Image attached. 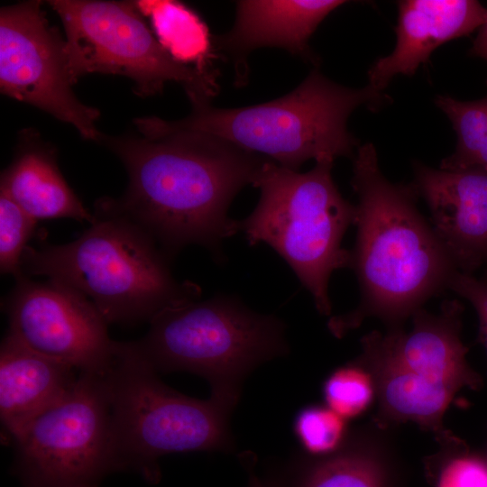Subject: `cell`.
<instances>
[{"instance_id": "6da1fadb", "label": "cell", "mask_w": 487, "mask_h": 487, "mask_svg": "<svg viewBox=\"0 0 487 487\" xmlns=\"http://www.w3.org/2000/svg\"><path fill=\"white\" fill-rule=\"evenodd\" d=\"M139 132L103 134L99 143L121 160L128 185L120 198L97 200L143 229L170 260L191 244L221 260L223 243L239 233L230 205L269 159L205 133Z\"/></svg>"}, {"instance_id": "7a4b0ae2", "label": "cell", "mask_w": 487, "mask_h": 487, "mask_svg": "<svg viewBox=\"0 0 487 487\" xmlns=\"http://www.w3.org/2000/svg\"><path fill=\"white\" fill-rule=\"evenodd\" d=\"M353 160L357 231L349 268L359 283L360 302L328 320L336 337L369 317H379L390 328L401 327L427 300L448 289L458 271L417 207L412 185L385 178L371 142L360 145Z\"/></svg>"}, {"instance_id": "3957f363", "label": "cell", "mask_w": 487, "mask_h": 487, "mask_svg": "<svg viewBox=\"0 0 487 487\" xmlns=\"http://www.w3.org/2000/svg\"><path fill=\"white\" fill-rule=\"evenodd\" d=\"M93 216L72 242L28 245L23 275L45 276L78 290L108 324L150 322L169 308L199 299L200 287L172 275L170 260L143 229L98 200Z\"/></svg>"}, {"instance_id": "277c9868", "label": "cell", "mask_w": 487, "mask_h": 487, "mask_svg": "<svg viewBox=\"0 0 487 487\" xmlns=\"http://www.w3.org/2000/svg\"><path fill=\"white\" fill-rule=\"evenodd\" d=\"M390 96L366 85L350 88L314 69L292 91L266 103L236 108L211 104L192 107L179 120L135 118L137 129L182 130L208 133L293 170L307 161H335L354 157L360 146L347 120L359 106L376 111Z\"/></svg>"}, {"instance_id": "5b68a950", "label": "cell", "mask_w": 487, "mask_h": 487, "mask_svg": "<svg viewBox=\"0 0 487 487\" xmlns=\"http://www.w3.org/2000/svg\"><path fill=\"white\" fill-rule=\"evenodd\" d=\"M131 342L157 372H188L205 378L211 396L235 407L245 378L258 366L289 352L286 325L218 294L169 308Z\"/></svg>"}, {"instance_id": "8992f818", "label": "cell", "mask_w": 487, "mask_h": 487, "mask_svg": "<svg viewBox=\"0 0 487 487\" xmlns=\"http://www.w3.org/2000/svg\"><path fill=\"white\" fill-rule=\"evenodd\" d=\"M333 164L319 161L299 172L268 160L253 183L260 189L259 201L238 221L250 245L266 244L288 263L324 316L332 310V273L349 267L350 251L342 240L356 213L334 181Z\"/></svg>"}, {"instance_id": "52a82bcc", "label": "cell", "mask_w": 487, "mask_h": 487, "mask_svg": "<svg viewBox=\"0 0 487 487\" xmlns=\"http://www.w3.org/2000/svg\"><path fill=\"white\" fill-rule=\"evenodd\" d=\"M106 375L119 471L130 469L157 483L163 455L234 448L229 419L234 408L168 387L131 342H117Z\"/></svg>"}, {"instance_id": "ba28073f", "label": "cell", "mask_w": 487, "mask_h": 487, "mask_svg": "<svg viewBox=\"0 0 487 487\" xmlns=\"http://www.w3.org/2000/svg\"><path fill=\"white\" fill-rule=\"evenodd\" d=\"M65 32L69 65L75 81L101 73L130 78L142 97L179 84L192 107L211 104L218 93L216 70L175 60L160 43L136 1L51 0Z\"/></svg>"}, {"instance_id": "9c48e42d", "label": "cell", "mask_w": 487, "mask_h": 487, "mask_svg": "<svg viewBox=\"0 0 487 487\" xmlns=\"http://www.w3.org/2000/svg\"><path fill=\"white\" fill-rule=\"evenodd\" d=\"M106 372H79L59 402L11 440L24 487H98L119 471Z\"/></svg>"}, {"instance_id": "30bf717a", "label": "cell", "mask_w": 487, "mask_h": 487, "mask_svg": "<svg viewBox=\"0 0 487 487\" xmlns=\"http://www.w3.org/2000/svg\"><path fill=\"white\" fill-rule=\"evenodd\" d=\"M66 40L51 26L41 2L0 9L1 93L71 124L82 138L99 143L98 109L79 101L72 86Z\"/></svg>"}, {"instance_id": "8fae6325", "label": "cell", "mask_w": 487, "mask_h": 487, "mask_svg": "<svg viewBox=\"0 0 487 487\" xmlns=\"http://www.w3.org/2000/svg\"><path fill=\"white\" fill-rule=\"evenodd\" d=\"M463 306L444 301L440 312L422 308L411 316L413 327L373 331L361 340L358 360L370 374L393 388L441 401H452L464 387L477 389L479 375L466 360L461 339Z\"/></svg>"}, {"instance_id": "7c38bea8", "label": "cell", "mask_w": 487, "mask_h": 487, "mask_svg": "<svg viewBox=\"0 0 487 487\" xmlns=\"http://www.w3.org/2000/svg\"><path fill=\"white\" fill-rule=\"evenodd\" d=\"M8 333L31 349L67 363L79 372H102L111 366L117 342L108 323L83 294L61 282L27 276L3 301Z\"/></svg>"}, {"instance_id": "4fadbf2b", "label": "cell", "mask_w": 487, "mask_h": 487, "mask_svg": "<svg viewBox=\"0 0 487 487\" xmlns=\"http://www.w3.org/2000/svg\"><path fill=\"white\" fill-rule=\"evenodd\" d=\"M418 197L456 269L473 274L487 264V171L448 170L413 163Z\"/></svg>"}, {"instance_id": "5bb4252c", "label": "cell", "mask_w": 487, "mask_h": 487, "mask_svg": "<svg viewBox=\"0 0 487 487\" xmlns=\"http://www.w3.org/2000/svg\"><path fill=\"white\" fill-rule=\"evenodd\" d=\"M342 0H241L235 3V21L231 30L214 36L216 53L231 58L236 83L247 77V56L255 49L275 47L317 63L308 44L320 23Z\"/></svg>"}, {"instance_id": "9a60e30c", "label": "cell", "mask_w": 487, "mask_h": 487, "mask_svg": "<svg viewBox=\"0 0 487 487\" xmlns=\"http://www.w3.org/2000/svg\"><path fill=\"white\" fill-rule=\"evenodd\" d=\"M393 51L368 71V85L383 92L398 75L412 76L440 45L480 28L487 8L475 0H403Z\"/></svg>"}, {"instance_id": "2e32d148", "label": "cell", "mask_w": 487, "mask_h": 487, "mask_svg": "<svg viewBox=\"0 0 487 487\" xmlns=\"http://www.w3.org/2000/svg\"><path fill=\"white\" fill-rule=\"evenodd\" d=\"M78 373L7 332L0 347V418L9 438L59 402L71 390Z\"/></svg>"}, {"instance_id": "e0dca14e", "label": "cell", "mask_w": 487, "mask_h": 487, "mask_svg": "<svg viewBox=\"0 0 487 487\" xmlns=\"http://www.w3.org/2000/svg\"><path fill=\"white\" fill-rule=\"evenodd\" d=\"M0 192L37 221L70 218L91 224L94 220L60 172L56 149L32 128L19 133L15 154L1 172Z\"/></svg>"}, {"instance_id": "ac0fdd59", "label": "cell", "mask_w": 487, "mask_h": 487, "mask_svg": "<svg viewBox=\"0 0 487 487\" xmlns=\"http://www.w3.org/2000/svg\"><path fill=\"white\" fill-rule=\"evenodd\" d=\"M262 478L268 487H385L381 465L356 444L315 458L294 457Z\"/></svg>"}, {"instance_id": "d6986e66", "label": "cell", "mask_w": 487, "mask_h": 487, "mask_svg": "<svg viewBox=\"0 0 487 487\" xmlns=\"http://www.w3.org/2000/svg\"><path fill=\"white\" fill-rule=\"evenodd\" d=\"M136 4L163 48L178 61L203 70H216L214 36L197 12L172 0H141Z\"/></svg>"}, {"instance_id": "ffe728a7", "label": "cell", "mask_w": 487, "mask_h": 487, "mask_svg": "<svg viewBox=\"0 0 487 487\" xmlns=\"http://www.w3.org/2000/svg\"><path fill=\"white\" fill-rule=\"evenodd\" d=\"M436 106L448 117L456 133L454 153L446 157L440 169L487 171V96L461 101L450 96H438Z\"/></svg>"}, {"instance_id": "44dd1931", "label": "cell", "mask_w": 487, "mask_h": 487, "mask_svg": "<svg viewBox=\"0 0 487 487\" xmlns=\"http://www.w3.org/2000/svg\"><path fill=\"white\" fill-rule=\"evenodd\" d=\"M374 393L372 377L355 361L335 370L323 385L327 407L345 420L365 411Z\"/></svg>"}, {"instance_id": "7402d4cb", "label": "cell", "mask_w": 487, "mask_h": 487, "mask_svg": "<svg viewBox=\"0 0 487 487\" xmlns=\"http://www.w3.org/2000/svg\"><path fill=\"white\" fill-rule=\"evenodd\" d=\"M293 430L308 454L323 456L340 448L345 434V419L328 407L310 405L298 412Z\"/></svg>"}, {"instance_id": "603a6c76", "label": "cell", "mask_w": 487, "mask_h": 487, "mask_svg": "<svg viewBox=\"0 0 487 487\" xmlns=\"http://www.w3.org/2000/svg\"><path fill=\"white\" fill-rule=\"evenodd\" d=\"M37 220L0 192V271L15 280L24 276L22 257L32 237Z\"/></svg>"}, {"instance_id": "cb8c5ba5", "label": "cell", "mask_w": 487, "mask_h": 487, "mask_svg": "<svg viewBox=\"0 0 487 487\" xmlns=\"http://www.w3.org/2000/svg\"><path fill=\"white\" fill-rule=\"evenodd\" d=\"M448 289L467 299L474 308L479 318V340L487 352V280H478L473 276L455 271Z\"/></svg>"}, {"instance_id": "d4e9b609", "label": "cell", "mask_w": 487, "mask_h": 487, "mask_svg": "<svg viewBox=\"0 0 487 487\" xmlns=\"http://www.w3.org/2000/svg\"><path fill=\"white\" fill-rule=\"evenodd\" d=\"M438 487H487V464L474 456L455 458L442 471Z\"/></svg>"}, {"instance_id": "484cf974", "label": "cell", "mask_w": 487, "mask_h": 487, "mask_svg": "<svg viewBox=\"0 0 487 487\" xmlns=\"http://www.w3.org/2000/svg\"><path fill=\"white\" fill-rule=\"evenodd\" d=\"M240 461L247 474V487H268L256 469V457L253 453H243Z\"/></svg>"}, {"instance_id": "4316f807", "label": "cell", "mask_w": 487, "mask_h": 487, "mask_svg": "<svg viewBox=\"0 0 487 487\" xmlns=\"http://www.w3.org/2000/svg\"><path fill=\"white\" fill-rule=\"evenodd\" d=\"M469 55L487 61V19L479 28L478 33L469 50Z\"/></svg>"}]
</instances>
